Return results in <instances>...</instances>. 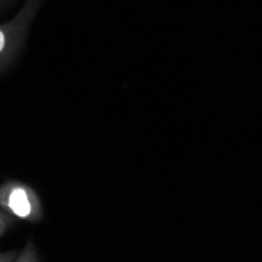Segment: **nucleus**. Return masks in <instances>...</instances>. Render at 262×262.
<instances>
[{"instance_id":"f257e3e1","label":"nucleus","mask_w":262,"mask_h":262,"mask_svg":"<svg viewBox=\"0 0 262 262\" xmlns=\"http://www.w3.org/2000/svg\"><path fill=\"white\" fill-rule=\"evenodd\" d=\"M0 203H2L14 217L22 220L38 219L41 213L38 196L29 187L17 182H8L0 188Z\"/></svg>"},{"instance_id":"f03ea898","label":"nucleus","mask_w":262,"mask_h":262,"mask_svg":"<svg viewBox=\"0 0 262 262\" xmlns=\"http://www.w3.org/2000/svg\"><path fill=\"white\" fill-rule=\"evenodd\" d=\"M10 30L4 29V27H0V57L4 55V52L8 49V46H10Z\"/></svg>"},{"instance_id":"7ed1b4c3","label":"nucleus","mask_w":262,"mask_h":262,"mask_svg":"<svg viewBox=\"0 0 262 262\" xmlns=\"http://www.w3.org/2000/svg\"><path fill=\"white\" fill-rule=\"evenodd\" d=\"M4 225H5V222H4L2 215H0V231H2V229H4Z\"/></svg>"}]
</instances>
